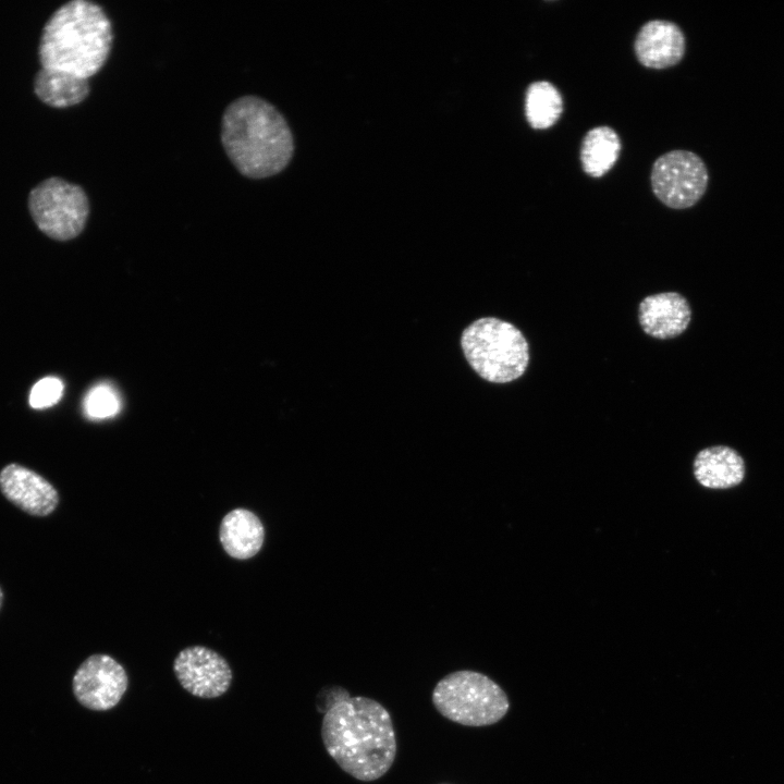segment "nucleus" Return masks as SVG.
Returning <instances> with one entry per match:
<instances>
[{
    "instance_id": "f257e3e1",
    "label": "nucleus",
    "mask_w": 784,
    "mask_h": 784,
    "mask_svg": "<svg viewBox=\"0 0 784 784\" xmlns=\"http://www.w3.org/2000/svg\"><path fill=\"white\" fill-rule=\"evenodd\" d=\"M321 738L329 756L363 782L382 777L396 756V738L388 710L377 700L342 697L324 712Z\"/></svg>"
},
{
    "instance_id": "aec40b11",
    "label": "nucleus",
    "mask_w": 784,
    "mask_h": 784,
    "mask_svg": "<svg viewBox=\"0 0 784 784\" xmlns=\"http://www.w3.org/2000/svg\"><path fill=\"white\" fill-rule=\"evenodd\" d=\"M3 599H4V595H3V591H2V589H1V587H0V610H1L2 604H3Z\"/></svg>"
},
{
    "instance_id": "dca6fc26",
    "label": "nucleus",
    "mask_w": 784,
    "mask_h": 784,
    "mask_svg": "<svg viewBox=\"0 0 784 784\" xmlns=\"http://www.w3.org/2000/svg\"><path fill=\"white\" fill-rule=\"evenodd\" d=\"M621 147L620 136L612 127L601 125L589 130L579 152L584 172L591 177L603 176L616 163Z\"/></svg>"
},
{
    "instance_id": "f03ea898",
    "label": "nucleus",
    "mask_w": 784,
    "mask_h": 784,
    "mask_svg": "<svg viewBox=\"0 0 784 784\" xmlns=\"http://www.w3.org/2000/svg\"><path fill=\"white\" fill-rule=\"evenodd\" d=\"M221 142L236 170L249 179L278 174L294 152L285 118L267 100L250 95L235 99L224 110Z\"/></svg>"
},
{
    "instance_id": "6e6552de",
    "label": "nucleus",
    "mask_w": 784,
    "mask_h": 784,
    "mask_svg": "<svg viewBox=\"0 0 784 784\" xmlns=\"http://www.w3.org/2000/svg\"><path fill=\"white\" fill-rule=\"evenodd\" d=\"M128 687L125 669L109 654L95 653L85 659L72 678L75 699L93 711L114 708Z\"/></svg>"
},
{
    "instance_id": "9b49d317",
    "label": "nucleus",
    "mask_w": 784,
    "mask_h": 784,
    "mask_svg": "<svg viewBox=\"0 0 784 784\" xmlns=\"http://www.w3.org/2000/svg\"><path fill=\"white\" fill-rule=\"evenodd\" d=\"M686 39L681 27L666 20H651L638 30L634 51L638 62L649 69L663 70L679 63Z\"/></svg>"
},
{
    "instance_id": "2eb2a0df",
    "label": "nucleus",
    "mask_w": 784,
    "mask_h": 784,
    "mask_svg": "<svg viewBox=\"0 0 784 784\" xmlns=\"http://www.w3.org/2000/svg\"><path fill=\"white\" fill-rule=\"evenodd\" d=\"M34 91L50 107L68 108L87 98L89 84L88 79L68 72L41 68L35 75Z\"/></svg>"
},
{
    "instance_id": "1a4fd4ad",
    "label": "nucleus",
    "mask_w": 784,
    "mask_h": 784,
    "mask_svg": "<svg viewBox=\"0 0 784 784\" xmlns=\"http://www.w3.org/2000/svg\"><path fill=\"white\" fill-rule=\"evenodd\" d=\"M173 671L186 691L204 699L225 694L233 678L228 661L217 651L200 645L181 650L174 659Z\"/></svg>"
},
{
    "instance_id": "9d476101",
    "label": "nucleus",
    "mask_w": 784,
    "mask_h": 784,
    "mask_svg": "<svg viewBox=\"0 0 784 784\" xmlns=\"http://www.w3.org/2000/svg\"><path fill=\"white\" fill-rule=\"evenodd\" d=\"M0 491L9 502L32 516H48L59 504L54 486L17 463H10L0 470Z\"/></svg>"
},
{
    "instance_id": "f3484780",
    "label": "nucleus",
    "mask_w": 784,
    "mask_h": 784,
    "mask_svg": "<svg viewBox=\"0 0 784 784\" xmlns=\"http://www.w3.org/2000/svg\"><path fill=\"white\" fill-rule=\"evenodd\" d=\"M563 112L559 89L548 81L531 83L525 95V117L535 130H546L558 122Z\"/></svg>"
},
{
    "instance_id": "a211bd4d",
    "label": "nucleus",
    "mask_w": 784,
    "mask_h": 784,
    "mask_svg": "<svg viewBox=\"0 0 784 784\" xmlns=\"http://www.w3.org/2000/svg\"><path fill=\"white\" fill-rule=\"evenodd\" d=\"M121 407L120 397L109 384H98L86 395L85 414L91 419H103L114 416Z\"/></svg>"
},
{
    "instance_id": "7ed1b4c3",
    "label": "nucleus",
    "mask_w": 784,
    "mask_h": 784,
    "mask_svg": "<svg viewBox=\"0 0 784 784\" xmlns=\"http://www.w3.org/2000/svg\"><path fill=\"white\" fill-rule=\"evenodd\" d=\"M113 42L103 9L87 0L60 7L44 26L38 56L41 68L88 79L106 64Z\"/></svg>"
},
{
    "instance_id": "f8f14e48",
    "label": "nucleus",
    "mask_w": 784,
    "mask_h": 784,
    "mask_svg": "<svg viewBox=\"0 0 784 784\" xmlns=\"http://www.w3.org/2000/svg\"><path fill=\"white\" fill-rule=\"evenodd\" d=\"M638 319L645 333L665 340L678 336L688 328L691 309L683 295L676 292L659 293L640 302Z\"/></svg>"
},
{
    "instance_id": "423d86ee",
    "label": "nucleus",
    "mask_w": 784,
    "mask_h": 784,
    "mask_svg": "<svg viewBox=\"0 0 784 784\" xmlns=\"http://www.w3.org/2000/svg\"><path fill=\"white\" fill-rule=\"evenodd\" d=\"M28 210L44 234L56 241H69L84 230L89 203L79 185L53 176L30 191Z\"/></svg>"
},
{
    "instance_id": "ddd939ff",
    "label": "nucleus",
    "mask_w": 784,
    "mask_h": 784,
    "mask_svg": "<svg viewBox=\"0 0 784 784\" xmlns=\"http://www.w3.org/2000/svg\"><path fill=\"white\" fill-rule=\"evenodd\" d=\"M693 473L708 489H728L743 482L746 464L738 451L719 444L700 450L693 463Z\"/></svg>"
},
{
    "instance_id": "4468645a",
    "label": "nucleus",
    "mask_w": 784,
    "mask_h": 784,
    "mask_svg": "<svg viewBox=\"0 0 784 784\" xmlns=\"http://www.w3.org/2000/svg\"><path fill=\"white\" fill-rule=\"evenodd\" d=\"M219 538L230 556L247 560L260 551L265 540V528L255 513L238 507L223 516Z\"/></svg>"
},
{
    "instance_id": "6ab92c4d",
    "label": "nucleus",
    "mask_w": 784,
    "mask_h": 784,
    "mask_svg": "<svg viewBox=\"0 0 784 784\" xmlns=\"http://www.w3.org/2000/svg\"><path fill=\"white\" fill-rule=\"evenodd\" d=\"M63 394V382L56 377H45L37 381L29 394V405L40 409L54 405Z\"/></svg>"
},
{
    "instance_id": "0eeeda50",
    "label": "nucleus",
    "mask_w": 784,
    "mask_h": 784,
    "mask_svg": "<svg viewBox=\"0 0 784 784\" xmlns=\"http://www.w3.org/2000/svg\"><path fill=\"white\" fill-rule=\"evenodd\" d=\"M708 181L703 160L685 149L670 150L658 157L650 174L653 194L672 209L695 206L705 195Z\"/></svg>"
},
{
    "instance_id": "39448f33",
    "label": "nucleus",
    "mask_w": 784,
    "mask_h": 784,
    "mask_svg": "<svg viewBox=\"0 0 784 784\" xmlns=\"http://www.w3.org/2000/svg\"><path fill=\"white\" fill-rule=\"evenodd\" d=\"M432 703L445 719L465 726H487L502 720L510 702L504 690L487 675L460 670L441 678Z\"/></svg>"
},
{
    "instance_id": "20e7f679",
    "label": "nucleus",
    "mask_w": 784,
    "mask_h": 784,
    "mask_svg": "<svg viewBox=\"0 0 784 784\" xmlns=\"http://www.w3.org/2000/svg\"><path fill=\"white\" fill-rule=\"evenodd\" d=\"M461 345L470 367L489 382L516 380L529 363V346L523 333L494 317L470 323L462 333Z\"/></svg>"
}]
</instances>
